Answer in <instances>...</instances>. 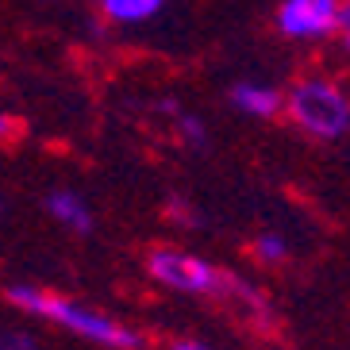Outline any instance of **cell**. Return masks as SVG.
I'll use <instances>...</instances> for the list:
<instances>
[{
  "instance_id": "obj_1",
  "label": "cell",
  "mask_w": 350,
  "mask_h": 350,
  "mask_svg": "<svg viewBox=\"0 0 350 350\" xmlns=\"http://www.w3.org/2000/svg\"><path fill=\"white\" fill-rule=\"evenodd\" d=\"M12 304H20V308L35 312V316H46L54 323H62V327L77 331L85 339L93 342H104V347H116V350H139V335L127 327H120L116 319L100 316L93 308H81V304H73V300H62V297H51V293H39L31 285H12L8 288Z\"/></svg>"
},
{
  "instance_id": "obj_2",
  "label": "cell",
  "mask_w": 350,
  "mask_h": 350,
  "mask_svg": "<svg viewBox=\"0 0 350 350\" xmlns=\"http://www.w3.org/2000/svg\"><path fill=\"white\" fill-rule=\"evenodd\" d=\"M285 108L316 139H342L350 127V104L342 96V89L331 81H319V77L293 85L285 96Z\"/></svg>"
},
{
  "instance_id": "obj_3",
  "label": "cell",
  "mask_w": 350,
  "mask_h": 350,
  "mask_svg": "<svg viewBox=\"0 0 350 350\" xmlns=\"http://www.w3.org/2000/svg\"><path fill=\"white\" fill-rule=\"evenodd\" d=\"M347 23H350V8L342 0H285L278 12V27L288 39L342 35Z\"/></svg>"
},
{
  "instance_id": "obj_4",
  "label": "cell",
  "mask_w": 350,
  "mask_h": 350,
  "mask_svg": "<svg viewBox=\"0 0 350 350\" xmlns=\"http://www.w3.org/2000/svg\"><path fill=\"white\" fill-rule=\"evenodd\" d=\"M146 266H150L154 281L170 288H185V293H219V285H227L219 269H212L204 258H193L185 250H154Z\"/></svg>"
},
{
  "instance_id": "obj_5",
  "label": "cell",
  "mask_w": 350,
  "mask_h": 350,
  "mask_svg": "<svg viewBox=\"0 0 350 350\" xmlns=\"http://www.w3.org/2000/svg\"><path fill=\"white\" fill-rule=\"evenodd\" d=\"M231 104H235L239 112H247V116H273L281 108V93L269 89V85L239 81L235 89H231Z\"/></svg>"
},
{
  "instance_id": "obj_6",
  "label": "cell",
  "mask_w": 350,
  "mask_h": 350,
  "mask_svg": "<svg viewBox=\"0 0 350 350\" xmlns=\"http://www.w3.org/2000/svg\"><path fill=\"white\" fill-rule=\"evenodd\" d=\"M46 208H51L66 227H73V231H89V224H93L89 208H85V200L77 193H51L46 196Z\"/></svg>"
},
{
  "instance_id": "obj_7",
  "label": "cell",
  "mask_w": 350,
  "mask_h": 350,
  "mask_svg": "<svg viewBox=\"0 0 350 350\" xmlns=\"http://www.w3.org/2000/svg\"><path fill=\"white\" fill-rule=\"evenodd\" d=\"M165 0H100V8L108 20L116 23H139V20H150Z\"/></svg>"
},
{
  "instance_id": "obj_8",
  "label": "cell",
  "mask_w": 350,
  "mask_h": 350,
  "mask_svg": "<svg viewBox=\"0 0 350 350\" xmlns=\"http://www.w3.org/2000/svg\"><path fill=\"white\" fill-rule=\"evenodd\" d=\"M254 254L262 258V262H281V258L288 254V247H285V239L281 235H262L254 243Z\"/></svg>"
},
{
  "instance_id": "obj_9",
  "label": "cell",
  "mask_w": 350,
  "mask_h": 350,
  "mask_svg": "<svg viewBox=\"0 0 350 350\" xmlns=\"http://www.w3.org/2000/svg\"><path fill=\"white\" fill-rule=\"evenodd\" d=\"M181 131H185V139L193 146H204V127H200V120H193V116H181Z\"/></svg>"
},
{
  "instance_id": "obj_10",
  "label": "cell",
  "mask_w": 350,
  "mask_h": 350,
  "mask_svg": "<svg viewBox=\"0 0 350 350\" xmlns=\"http://www.w3.org/2000/svg\"><path fill=\"white\" fill-rule=\"evenodd\" d=\"M174 350H204V347H200V342H177Z\"/></svg>"
},
{
  "instance_id": "obj_11",
  "label": "cell",
  "mask_w": 350,
  "mask_h": 350,
  "mask_svg": "<svg viewBox=\"0 0 350 350\" xmlns=\"http://www.w3.org/2000/svg\"><path fill=\"white\" fill-rule=\"evenodd\" d=\"M0 131H12V120H4V116H0Z\"/></svg>"
}]
</instances>
